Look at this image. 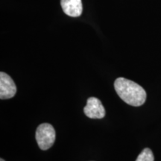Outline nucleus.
I'll list each match as a JSON object with an SVG mask.
<instances>
[{"mask_svg": "<svg viewBox=\"0 0 161 161\" xmlns=\"http://www.w3.org/2000/svg\"><path fill=\"white\" fill-rule=\"evenodd\" d=\"M64 13L72 17H80L83 11L81 0H60Z\"/></svg>", "mask_w": 161, "mask_h": 161, "instance_id": "39448f33", "label": "nucleus"}, {"mask_svg": "<svg viewBox=\"0 0 161 161\" xmlns=\"http://www.w3.org/2000/svg\"><path fill=\"white\" fill-rule=\"evenodd\" d=\"M17 86L14 81L5 72H0V98L8 99L15 96Z\"/></svg>", "mask_w": 161, "mask_h": 161, "instance_id": "20e7f679", "label": "nucleus"}, {"mask_svg": "<svg viewBox=\"0 0 161 161\" xmlns=\"http://www.w3.org/2000/svg\"><path fill=\"white\" fill-rule=\"evenodd\" d=\"M35 138L38 146L42 150H48L55 141V130L49 123H43L37 127Z\"/></svg>", "mask_w": 161, "mask_h": 161, "instance_id": "f03ea898", "label": "nucleus"}, {"mask_svg": "<svg viewBox=\"0 0 161 161\" xmlns=\"http://www.w3.org/2000/svg\"><path fill=\"white\" fill-rule=\"evenodd\" d=\"M118 96L125 103L131 106L142 105L146 100V92L138 84L125 78H118L114 82Z\"/></svg>", "mask_w": 161, "mask_h": 161, "instance_id": "f257e3e1", "label": "nucleus"}, {"mask_svg": "<svg viewBox=\"0 0 161 161\" xmlns=\"http://www.w3.org/2000/svg\"><path fill=\"white\" fill-rule=\"evenodd\" d=\"M84 112L85 115L90 119H102L105 116L104 109L102 102L96 97H90L84 107Z\"/></svg>", "mask_w": 161, "mask_h": 161, "instance_id": "7ed1b4c3", "label": "nucleus"}, {"mask_svg": "<svg viewBox=\"0 0 161 161\" xmlns=\"http://www.w3.org/2000/svg\"><path fill=\"white\" fill-rule=\"evenodd\" d=\"M0 161H5V160H3V158H1V159H0Z\"/></svg>", "mask_w": 161, "mask_h": 161, "instance_id": "0eeeda50", "label": "nucleus"}, {"mask_svg": "<svg viewBox=\"0 0 161 161\" xmlns=\"http://www.w3.org/2000/svg\"><path fill=\"white\" fill-rule=\"evenodd\" d=\"M154 158L152 151L150 148H146L142 151L139 154L136 161H154Z\"/></svg>", "mask_w": 161, "mask_h": 161, "instance_id": "423d86ee", "label": "nucleus"}]
</instances>
